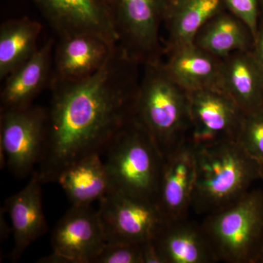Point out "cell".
I'll use <instances>...</instances> for the list:
<instances>
[{
	"mask_svg": "<svg viewBox=\"0 0 263 263\" xmlns=\"http://www.w3.org/2000/svg\"><path fill=\"white\" fill-rule=\"evenodd\" d=\"M195 181V147L187 140L164 157L155 202L165 220L189 217Z\"/></svg>",
	"mask_w": 263,
	"mask_h": 263,
	"instance_id": "12",
	"label": "cell"
},
{
	"mask_svg": "<svg viewBox=\"0 0 263 263\" xmlns=\"http://www.w3.org/2000/svg\"><path fill=\"white\" fill-rule=\"evenodd\" d=\"M237 141L249 155L263 162V106L245 114Z\"/></svg>",
	"mask_w": 263,
	"mask_h": 263,
	"instance_id": "23",
	"label": "cell"
},
{
	"mask_svg": "<svg viewBox=\"0 0 263 263\" xmlns=\"http://www.w3.org/2000/svg\"><path fill=\"white\" fill-rule=\"evenodd\" d=\"M189 94L190 129L188 141L195 147L237 140L243 110L220 89Z\"/></svg>",
	"mask_w": 263,
	"mask_h": 263,
	"instance_id": "10",
	"label": "cell"
},
{
	"mask_svg": "<svg viewBox=\"0 0 263 263\" xmlns=\"http://www.w3.org/2000/svg\"><path fill=\"white\" fill-rule=\"evenodd\" d=\"M165 0H113L110 6L118 45L142 66L162 61L160 39Z\"/></svg>",
	"mask_w": 263,
	"mask_h": 263,
	"instance_id": "6",
	"label": "cell"
},
{
	"mask_svg": "<svg viewBox=\"0 0 263 263\" xmlns=\"http://www.w3.org/2000/svg\"><path fill=\"white\" fill-rule=\"evenodd\" d=\"M220 89L245 114L263 106V69L252 51L235 52L223 59Z\"/></svg>",
	"mask_w": 263,
	"mask_h": 263,
	"instance_id": "19",
	"label": "cell"
},
{
	"mask_svg": "<svg viewBox=\"0 0 263 263\" xmlns=\"http://www.w3.org/2000/svg\"><path fill=\"white\" fill-rule=\"evenodd\" d=\"M140 65L118 45L94 75L49 85L47 133L37 171L43 183L57 182L64 169L87 156L103 155L135 117Z\"/></svg>",
	"mask_w": 263,
	"mask_h": 263,
	"instance_id": "1",
	"label": "cell"
},
{
	"mask_svg": "<svg viewBox=\"0 0 263 263\" xmlns=\"http://www.w3.org/2000/svg\"><path fill=\"white\" fill-rule=\"evenodd\" d=\"M224 10V0H165L163 24L167 40L164 55L193 44L202 26Z\"/></svg>",
	"mask_w": 263,
	"mask_h": 263,
	"instance_id": "18",
	"label": "cell"
},
{
	"mask_svg": "<svg viewBox=\"0 0 263 263\" xmlns=\"http://www.w3.org/2000/svg\"><path fill=\"white\" fill-rule=\"evenodd\" d=\"M143 243L112 242L106 243L93 263H142Z\"/></svg>",
	"mask_w": 263,
	"mask_h": 263,
	"instance_id": "24",
	"label": "cell"
},
{
	"mask_svg": "<svg viewBox=\"0 0 263 263\" xmlns=\"http://www.w3.org/2000/svg\"><path fill=\"white\" fill-rule=\"evenodd\" d=\"M55 43L49 38L25 63L7 76L0 93V109L27 108L49 87Z\"/></svg>",
	"mask_w": 263,
	"mask_h": 263,
	"instance_id": "15",
	"label": "cell"
},
{
	"mask_svg": "<svg viewBox=\"0 0 263 263\" xmlns=\"http://www.w3.org/2000/svg\"><path fill=\"white\" fill-rule=\"evenodd\" d=\"M254 58L263 69V18H259L258 27L254 37L253 48L252 50Z\"/></svg>",
	"mask_w": 263,
	"mask_h": 263,
	"instance_id": "27",
	"label": "cell"
},
{
	"mask_svg": "<svg viewBox=\"0 0 263 263\" xmlns=\"http://www.w3.org/2000/svg\"><path fill=\"white\" fill-rule=\"evenodd\" d=\"M59 39L53 51L50 84L81 81L94 75L106 64L118 46H111L92 34Z\"/></svg>",
	"mask_w": 263,
	"mask_h": 263,
	"instance_id": "13",
	"label": "cell"
},
{
	"mask_svg": "<svg viewBox=\"0 0 263 263\" xmlns=\"http://www.w3.org/2000/svg\"><path fill=\"white\" fill-rule=\"evenodd\" d=\"M195 151L191 209L197 214L209 215L233 203L260 179V162L237 140L195 147Z\"/></svg>",
	"mask_w": 263,
	"mask_h": 263,
	"instance_id": "2",
	"label": "cell"
},
{
	"mask_svg": "<svg viewBox=\"0 0 263 263\" xmlns=\"http://www.w3.org/2000/svg\"><path fill=\"white\" fill-rule=\"evenodd\" d=\"M51 255L43 263H93L106 245L98 210L91 205H72L51 235Z\"/></svg>",
	"mask_w": 263,
	"mask_h": 263,
	"instance_id": "9",
	"label": "cell"
},
{
	"mask_svg": "<svg viewBox=\"0 0 263 263\" xmlns=\"http://www.w3.org/2000/svg\"><path fill=\"white\" fill-rule=\"evenodd\" d=\"M103 155L112 190L155 202L164 157L135 117L114 137Z\"/></svg>",
	"mask_w": 263,
	"mask_h": 263,
	"instance_id": "4",
	"label": "cell"
},
{
	"mask_svg": "<svg viewBox=\"0 0 263 263\" xmlns=\"http://www.w3.org/2000/svg\"><path fill=\"white\" fill-rule=\"evenodd\" d=\"M42 24L28 16L5 21L0 26V79L25 63L37 51Z\"/></svg>",
	"mask_w": 263,
	"mask_h": 263,
	"instance_id": "22",
	"label": "cell"
},
{
	"mask_svg": "<svg viewBox=\"0 0 263 263\" xmlns=\"http://www.w3.org/2000/svg\"><path fill=\"white\" fill-rule=\"evenodd\" d=\"M259 9H260V17L263 18V0H259ZM259 17V18H260Z\"/></svg>",
	"mask_w": 263,
	"mask_h": 263,
	"instance_id": "28",
	"label": "cell"
},
{
	"mask_svg": "<svg viewBox=\"0 0 263 263\" xmlns=\"http://www.w3.org/2000/svg\"><path fill=\"white\" fill-rule=\"evenodd\" d=\"M101 155L87 156L71 164L59 175L57 182L72 205H91L113 189Z\"/></svg>",
	"mask_w": 263,
	"mask_h": 263,
	"instance_id": "20",
	"label": "cell"
},
{
	"mask_svg": "<svg viewBox=\"0 0 263 263\" xmlns=\"http://www.w3.org/2000/svg\"><path fill=\"white\" fill-rule=\"evenodd\" d=\"M59 38L92 34L118 45L110 10L101 0H32Z\"/></svg>",
	"mask_w": 263,
	"mask_h": 263,
	"instance_id": "11",
	"label": "cell"
},
{
	"mask_svg": "<svg viewBox=\"0 0 263 263\" xmlns=\"http://www.w3.org/2000/svg\"><path fill=\"white\" fill-rule=\"evenodd\" d=\"M101 1L103 2L104 4L106 5V6L109 8V10H110V5H111L112 1H113V0H101Z\"/></svg>",
	"mask_w": 263,
	"mask_h": 263,
	"instance_id": "29",
	"label": "cell"
},
{
	"mask_svg": "<svg viewBox=\"0 0 263 263\" xmlns=\"http://www.w3.org/2000/svg\"><path fill=\"white\" fill-rule=\"evenodd\" d=\"M260 163H261L260 179L262 180V181H263V162H260Z\"/></svg>",
	"mask_w": 263,
	"mask_h": 263,
	"instance_id": "30",
	"label": "cell"
},
{
	"mask_svg": "<svg viewBox=\"0 0 263 263\" xmlns=\"http://www.w3.org/2000/svg\"><path fill=\"white\" fill-rule=\"evenodd\" d=\"M259 263H263V249L262 252H261L260 257H259Z\"/></svg>",
	"mask_w": 263,
	"mask_h": 263,
	"instance_id": "31",
	"label": "cell"
},
{
	"mask_svg": "<svg viewBox=\"0 0 263 263\" xmlns=\"http://www.w3.org/2000/svg\"><path fill=\"white\" fill-rule=\"evenodd\" d=\"M43 183L37 171H34L27 186L5 201L4 211L9 216L14 240L9 254L13 262H16L26 249L47 231L42 203Z\"/></svg>",
	"mask_w": 263,
	"mask_h": 263,
	"instance_id": "14",
	"label": "cell"
},
{
	"mask_svg": "<svg viewBox=\"0 0 263 263\" xmlns=\"http://www.w3.org/2000/svg\"><path fill=\"white\" fill-rule=\"evenodd\" d=\"M226 9L247 24L255 37L260 17L259 0H224Z\"/></svg>",
	"mask_w": 263,
	"mask_h": 263,
	"instance_id": "25",
	"label": "cell"
},
{
	"mask_svg": "<svg viewBox=\"0 0 263 263\" xmlns=\"http://www.w3.org/2000/svg\"><path fill=\"white\" fill-rule=\"evenodd\" d=\"M98 210L106 243L152 239L165 219L155 202L111 190Z\"/></svg>",
	"mask_w": 263,
	"mask_h": 263,
	"instance_id": "8",
	"label": "cell"
},
{
	"mask_svg": "<svg viewBox=\"0 0 263 263\" xmlns=\"http://www.w3.org/2000/svg\"><path fill=\"white\" fill-rule=\"evenodd\" d=\"M254 41L247 24L224 10L202 26L193 43L214 56L224 59L235 52L252 51Z\"/></svg>",
	"mask_w": 263,
	"mask_h": 263,
	"instance_id": "21",
	"label": "cell"
},
{
	"mask_svg": "<svg viewBox=\"0 0 263 263\" xmlns=\"http://www.w3.org/2000/svg\"><path fill=\"white\" fill-rule=\"evenodd\" d=\"M48 108L30 105L18 109H0L1 165L6 164L16 177L34 172L46 143Z\"/></svg>",
	"mask_w": 263,
	"mask_h": 263,
	"instance_id": "7",
	"label": "cell"
},
{
	"mask_svg": "<svg viewBox=\"0 0 263 263\" xmlns=\"http://www.w3.org/2000/svg\"><path fill=\"white\" fill-rule=\"evenodd\" d=\"M218 262L259 263L263 249V190L252 188L201 223Z\"/></svg>",
	"mask_w": 263,
	"mask_h": 263,
	"instance_id": "5",
	"label": "cell"
},
{
	"mask_svg": "<svg viewBox=\"0 0 263 263\" xmlns=\"http://www.w3.org/2000/svg\"><path fill=\"white\" fill-rule=\"evenodd\" d=\"M166 56L164 70L186 92L220 89L223 59L214 56L194 43L178 48Z\"/></svg>",
	"mask_w": 263,
	"mask_h": 263,
	"instance_id": "17",
	"label": "cell"
},
{
	"mask_svg": "<svg viewBox=\"0 0 263 263\" xmlns=\"http://www.w3.org/2000/svg\"><path fill=\"white\" fill-rule=\"evenodd\" d=\"M142 263H164L153 240L143 242L141 247Z\"/></svg>",
	"mask_w": 263,
	"mask_h": 263,
	"instance_id": "26",
	"label": "cell"
},
{
	"mask_svg": "<svg viewBox=\"0 0 263 263\" xmlns=\"http://www.w3.org/2000/svg\"><path fill=\"white\" fill-rule=\"evenodd\" d=\"M135 104V119L165 157L188 140L189 94L167 73L163 61L143 66Z\"/></svg>",
	"mask_w": 263,
	"mask_h": 263,
	"instance_id": "3",
	"label": "cell"
},
{
	"mask_svg": "<svg viewBox=\"0 0 263 263\" xmlns=\"http://www.w3.org/2000/svg\"><path fill=\"white\" fill-rule=\"evenodd\" d=\"M152 240L164 263L218 262L201 224L189 217L164 221Z\"/></svg>",
	"mask_w": 263,
	"mask_h": 263,
	"instance_id": "16",
	"label": "cell"
}]
</instances>
